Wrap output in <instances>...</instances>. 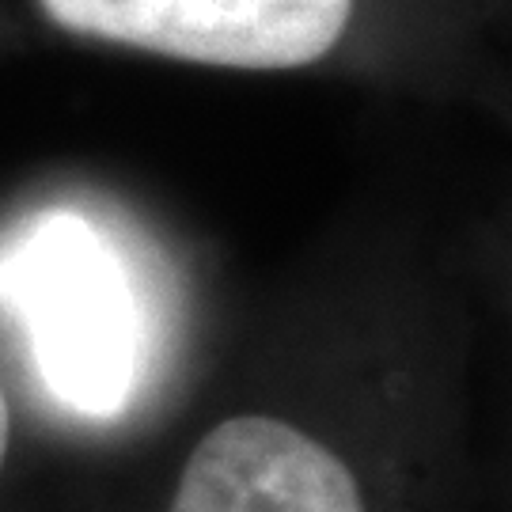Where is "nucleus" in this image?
<instances>
[{"instance_id":"f257e3e1","label":"nucleus","mask_w":512,"mask_h":512,"mask_svg":"<svg viewBox=\"0 0 512 512\" xmlns=\"http://www.w3.org/2000/svg\"><path fill=\"white\" fill-rule=\"evenodd\" d=\"M0 308L38 384L80 418H118L145 368V319L126 262L92 220L46 209L0 239Z\"/></svg>"},{"instance_id":"f03ea898","label":"nucleus","mask_w":512,"mask_h":512,"mask_svg":"<svg viewBox=\"0 0 512 512\" xmlns=\"http://www.w3.org/2000/svg\"><path fill=\"white\" fill-rule=\"evenodd\" d=\"M57 27L194 65L277 73L327 57L353 0H38Z\"/></svg>"},{"instance_id":"7ed1b4c3","label":"nucleus","mask_w":512,"mask_h":512,"mask_svg":"<svg viewBox=\"0 0 512 512\" xmlns=\"http://www.w3.org/2000/svg\"><path fill=\"white\" fill-rule=\"evenodd\" d=\"M171 512H365V497L323 440L281 418L239 414L198 440Z\"/></svg>"},{"instance_id":"20e7f679","label":"nucleus","mask_w":512,"mask_h":512,"mask_svg":"<svg viewBox=\"0 0 512 512\" xmlns=\"http://www.w3.org/2000/svg\"><path fill=\"white\" fill-rule=\"evenodd\" d=\"M8 433H12V418H8V399H4V387H0V471H4V459H8Z\"/></svg>"}]
</instances>
